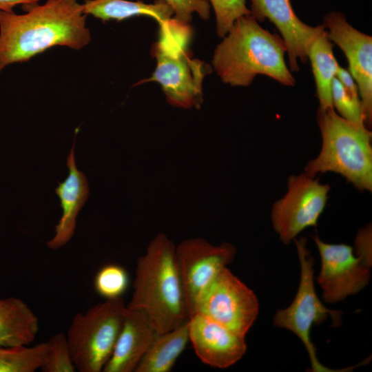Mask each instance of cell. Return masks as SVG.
Returning a JSON list of instances; mask_svg holds the SVG:
<instances>
[{
    "instance_id": "6da1fadb",
    "label": "cell",
    "mask_w": 372,
    "mask_h": 372,
    "mask_svg": "<svg viewBox=\"0 0 372 372\" xmlns=\"http://www.w3.org/2000/svg\"><path fill=\"white\" fill-rule=\"evenodd\" d=\"M22 8L21 14L0 10V73L54 46L81 50L91 41L77 0H46Z\"/></svg>"
},
{
    "instance_id": "7a4b0ae2",
    "label": "cell",
    "mask_w": 372,
    "mask_h": 372,
    "mask_svg": "<svg viewBox=\"0 0 372 372\" xmlns=\"http://www.w3.org/2000/svg\"><path fill=\"white\" fill-rule=\"evenodd\" d=\"M223 38L214 51L212 64L225 83L249 86L260 74L285 86L295 85L285 59L284 41L264 29L251 14L238 19Z\"/></svg>"
},
{
    "instance_id": "3957f363",
    "label": "cell",
    "mask_w": 372,
    "mask_h": 372,
    "mask_svg": "<svg viewBox=\"0 0 372 372\" xmlns=\"http://www.w3.org/2000/svg\"><path fill=\"white\" fill-rule=\"evenodd\" d=\"M176 247L163 233L150 241L137 260L132 297L126 305L143 311L159 333L189 319Z\"/></svg>"
},
{
    "instance_id": "277c9868",
    "label": "cell",
    "mask_w": 372,
    "mask_h": 372,
    "mask_svg": "<svg viewBox=\"0 0 372 372\" xmlns=\"http://www.w3.org/2000/svg\"><path fill=\"white\" fill-rule=\"evenodd\" d=\"M159 24V38L152 47L156 67L147 79L158 83L167 102L175 107L199 109L203 103V81L212 72L211 66L194 59L188 48L192 37L189 24L174 19Z\"/></svg>"
},
{
    "instance_id": "5b68a950",
    "label": "cell",
    "mask_w": 372,
    "mask_h": 372,
    "mask_svg": "<svg viewBox=\"0 0 372 372\" xmlns=\"http://www.w3.org/2000/svg\"><path fill=\"white\" fill-rule=\"evenodd\" d=\"M318 122L322 147L318 156L308 162L304 172L312 176L335 172L358 190L371 192V132L347 121L334 108L318 110Z\"/></svg>"
},
{
    "instance_id": "8992f818",
    "label": "cell",
    "mask_w": 372,
    "mask_h": 372,
    "mask_svg": "<svg viewBox=\"0 0 372 372\" xmlns=\"http://www.w3.org/2000/svg\"><path fill=\"white\" fill-rule=\"evenodd\" d=\"M125 309L122 298L105 299L74 316L66 337L76 369L103 371L121 331Z\"/></svg>"
},
{
    "instance_id": "52a82bcc",
    "label": "cell",
    "mask_w": 372,
    "mask_h": 372,
    "mask_svg": "<svg viewBox=\"0 0 372 372\" xmlns=\"http://www.w3.org/2000/svg\"><path fill=\"white\" fill-rule=\"evenodd\" d=\"M300 264V279L296 295L291 304L277 311L273 318L276 327L286 329L293 333L305 347L313 372L338 371L322 364L317 357L315 345L311 339V330L328 317L333 325L341 323L342 312L327 308L320 300L314 286L315 260L307 248V239H294Z\"/></svg>"
},
{
    "instance_id": "ba28073f",
    "label": "cell",
    "mask_w": 372,
    "mask_h": 372,
    "mask_svg": "<svg viewBox=\"0 0 372 372\" xmlns=\"http://www.w3.org/2000/svg\"><path fill=\"white\" fill-rule=\"evenodd\" d=\"M330 185L305 173L288 178L287 192L277 200L271 210L276 232L287 245L303 230L316 227L323 212Z\"/></svg>"
},
{
    "instance_id": "9c48e42d",
    "label": "cell",
    "mask_w": 372,
    "mask_h": 372,
    "mask_svg": "<svg viewBox=\"0 0 372 372\" xmlns=\"http://www.w3.org/2000/svg\"><path fill=\"white\" fill-rule=\"evenodd\" d=\"M258 312L259 302L255 293L225 267L204 293L196 313L245 337Z\"/></svg>"
},
{
    "instance_id": "30bf717a",
    "label": "cell",
    "mask_w": 372,
    "mask_h": 372,
    "mask_svg": "<svg viewBox=\"0 0 372 372\" xmlns=\"http://www.w3.org/2000/svg\"><path fill=\"white\" fill-rule=\"evenodd\" d=\"M176 251L189 318L218 274L234 260L236 249L229 242L216 246L193 238L180 242Z\"/></svg>"
},
{
    "instance_id": "8fae6325",
    "label": "cell",
    "mask_w": 372,
    "mask_h": 372,
    "mask_svg": "<svg viewBox=\"0 0 372 372\" xmlns=\"http://www.w3.org/2000/svg\"><path fill=\"white\" fill-rule=\"evenodd\" d=\"M319 251L321 267L317 282L324 301L333 304L355 294L369 283L368 267L347 244H329L311 236Z\"/></svg>"
},
{
    "instance_id": "7c38bea8",
    "label": "cell",
    "mask_w": 372,
    "mask_h": 372,
    "mask_svg": "<svg viewBox=\"0 0 372 372\" xmlns=\"http://www.w3.org/2000/svg\"><path fill=\"white\" fill-rule=\"evenodd\" d=\"M323 24L331 41L346 56L347 70L357 83L368 127L372 121V37L355 29L339 12L327 14Z\"/></svg>"
},
{
    "instance_id": "4fadbf2b",
    "label": "cell",
    "mask_w": 372,
    "mask_h": 372,
    "mask_svg": "<svg viewBox=\"0 0 372 372\" xmlns=\"http://www.w3.org/2000/svg\"><path fill=\"white\" fill-rule=\"evenodd\" d=\"M251 15L258 22L268 19L279 30L287 48L290 70H299L298 61H307L312 41L325 29L324 24L309 25L296 14L290 0H250Z\"/></svg>"
},
{
    "instance_id": "5bb4252c",
    "label": "cell",
    "mask_w": 372,
    "mask_h": 372,
    "mask_svg": "<svg viewBox=\"0 0 372 372\" xmlns=\"http://www.w3.org/2000/svg\"><path fill=\"white\" fill-rule=\"evenodd\" d=\"M188 324L189 341L205 364L226 369L240 360L247 351L245 337L200 313L191 316Z\"/></svg>"
},
{
    "instance_id": "9a60e30c",
    "label": "cell",
    "mask_w": 372,
    "mask_h": 372,
    "mask_svg": "<svg viewBox=\"0 0 372 372\" xmlns=\"http://www.w3.org/2000/svg\"><path fill=\"white\" fill-rule=\"evenodd\" d=\"M159 333L142 311L126 307L123 325L103 372H133Z\"/></svg>"
},
{
    "instance_id": "2e32d148",
    "label": "cell",
    "mask_w": 372,
    "mask_h": 372,
    "mask_svg": "<svg viewBox=\"0 0 372 372\" xmlns=\"http://www.w3.org/2000/svg\"><path fill=\"white\" fill-rule=\"evenodd\" d=\"M74 143L67 159L69 174L65 180L59 184L55 193L60 199L63 213L55 226L54 237L47 242L52 249L65 245L72 237L76 228L79 211L89 196L88 181L85 174L78 170L74 158Z\"/></svg>"
},
{
    "instance_id": "e0dca14e",
    "label": "cell",
    "mask_w": 372,
    "mask_h": 372,
    "mask_svg": "<svg viewBox=\"0 0 372 372\" xmlns=\"http://www.w3.org/2000/svg\"><path fill=\"white\" fill-rule=\"evenodd\" d=\"M39 331V319L22 300L0 299V347L29 345Z\"/></svg>"
},
{
    "instance_id": "ac0fdd59",
    "label": "cell",
    "mask_w": 372,
    "mask_h": 372,
    "mask_svg": "<svg viewBox=\"0 0 372 372\" xmlns=\"http://www.w3.org/2000/svg\"><path fill=\"white\" fill-rule=\"evenodd\" d=\"M84 13L103 21L127 19L134 16H148L158 23L169 19L172 9L163 0L153 3L128 0H85L82 4Z\"/></svg>"
},
{
    "instance_id": "d6986e66",
    "label": "cell",
    "mask_w": 372,
    "mask_h": 372,
    "mask_svg": "<svg viewBox=\"0 0 372 372\" xmlns=\"http://www.w3.org/2000/svg\"><path fill=\"white\" fill-rule=\"evenodd\" d=\"M188 320L170 331L158 333L134 372L171 371L189 341Z\"/></svg>"
},
{
    "instance_id": "ffe728a7",
    "label": "cell",
    "mask_w": 372,
    "mask_h": 372,
    "mask_svg": "<svg viewBox=\"0 0 372 372\" xmlns=\"http://www.w3.org/2000/svg\"><path fill=\"white\" fill-rule=\"evenodd\" d=\"M333 43L324 29L311 43L307 51L316 85L319 110L333 108L331 87L339 65L333 52Z\"/></svg>"
},
{
    "instance_id": "44dd1931",
    "label": "cell",
    "mask_w": 372,
    "mask_h": 372,
    "mask_svg": "<svg viewBox=\"0 0 372 372\" xmlns=\"http://www.w3.org/2000/svg\"><path fill=\"white\" fill-rule=\"evenodd\" d=\"M47 342L32 347H0V372H34L43 366Z\"/></svg>"
},
{
    "instance_id": "7402d4cb",
    "label": "cell",
    "mask_w": 372,
    "mask_h": 372,
    "mask_svg": "<svg viewBox=\"0 0 372 372\" xmlns=\"http://www.w3.org/2000/svg\"><path fill=\"white\" fill-rule=\"evenodd\" d=\"M128 285L129 276L126 269L117 264L103 266L94 280L95 291L105 299L121 298Z\"/></svg>"
},
{
    "instance_id": "603a6c76",
    "label": "cell",
    "mask_w": 372,
    "mask_h": 372,
    "mask_svg": "<svg viewBox=\"0 0 372 372\" xmlns=\"http://www.w3.org/2000/svg\"><path fill=\"white\" fill-rule=\"evenodd\" d=\"M48 349L43 372H74L76 367L72 360L66 335L57 333L47 341Z\"/></svg>"
},
{
    "instance_id": "cb8c5ba5",
    "label": "cell",
    "mask_w": 372,
    "mask_h": 372,
    "mask_svg": "<svg viewBox=\"0 0 372 372\" xmlns=\"http://www.w3.org/2000/svg\"><path fill=\"white\" fill-rule=\"evenodd\" d=\"M331 99L333 108L341 117L355 125L366 126L360 99L353 96L336 78L332 83Z\"/></svg>"
},
{
    "instance_id": "d4e9b609",
    "label": "cell",
    "mask_w": 372,
    "mask_h": 372,
    "mask_svg": "<svg viewBox=\"0 0 372 372\" xmlns=\"http://www.w3.org/2000/svg\"><path fill=\"white\" fill-rule=\"evenodd\" d=\"M216 19V32L223 38L234 22L241 17L251 14L246 0H209Z\"/></svg>"
},
{
    "instance_id": "484cf974",
    "label": "cell",
    "mask_w": 372,
    "mask_h": 372,
    "mask_svg": "<svg viewBox=\"0 0 372 372\" xmlns=\"http://www.w3.org/2000/svg\"><path fill=\"white\" fill-rule=\"evenodd\" d=\"M172 9L178 22L189 24L192 14L197 12L202 19L210 15V5L207 0H163Z\"/></svg>"
},
{
    "instance_id": "4316f807",
    "label": "cell",
    "mask_w": 372,
    "mask_h": 372,
    "mask_svg": "<svg viewBox=\"0 0 372 372\" xmlns=\"http://www.w3.org/2000/svg\"><path fill=\"white\" fill-rule=\"evenodd\" d=\"M357 256L368 266H371V229L367 226L360 231L356 240Z\"/></svg>"
},
{
    "instance_id": "83f0119b",
    "label": "cell",
    "mask_w": 372,
    "mask_h": 372,
    "mask_svg": "<svg viewBox=\"0 0 372 372\" xmlns=\"http://www.w3.org/2000/svg\"><path fill=\"white\" fill-rule=\"evenodd\" d=\"M335 78L353 96L360 99L357 83L348 70L339 65Z\"/></svg>"
},
{
    "instance_id": "f1b7e54d",
    "label": "cell",
    "mask_w": 372,
    "mask_h": 372,
    "mask_svg": "<svg viewBox=\"0 0 372 372\" xmlns=\"http://www.w3.org/2000/svg\"><path fill=\"white\" fill-rule=\"evenodd\" d=\"M40 0H0V10L14 12L13 8L17 5L22 7L39 3Z\"/></svg>"
}]
</instances>
